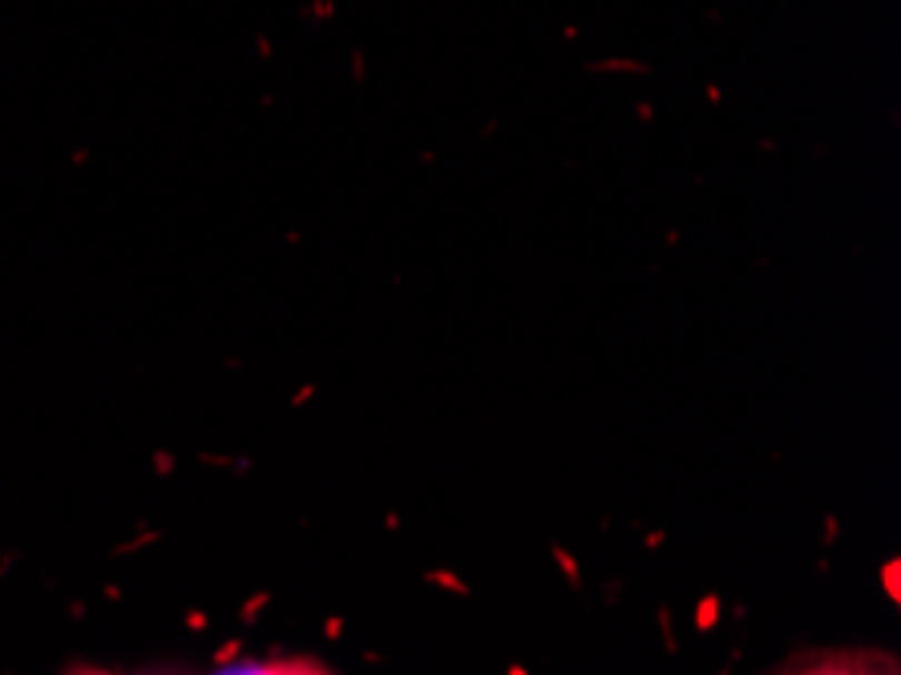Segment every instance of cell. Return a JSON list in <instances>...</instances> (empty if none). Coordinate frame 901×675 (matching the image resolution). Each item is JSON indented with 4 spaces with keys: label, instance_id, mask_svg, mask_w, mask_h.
<instances>
[{
    "label": "cell",
    "instance_id": "cell-1",
    "mask_svg": "<svg viewBox=\"0 0 901 675\" xmlns=\"http://www.w3.org/2000/svg\"><path fill=\"white\" fill-rule=\"evenodd\" d=\"M768 675H901L898 659L890 652L873 647H829V652H804L792 655Z\"/></svg>",
    "mask_w": 901,
    "mask_h": 675
},
{
    "label": "cell",
    "instance_id": "cell-2",
    "mask_svg": "<svg viewBox=\"0 0 901 675\" xmlns=\"http://www.w3.org/2000/svg\"><path fill=\"white\" fill-rule=\"evenodd\" d=\"M234 675H332L323 672L320 664H312V659H276V664H256V667H243V672Z\"/></svg>",
    "mask_w": 901,
    "mask_h": 675
},
{
    "label": "cell",
    "instance_id": "cell-3",
    "mask_svg": "<svg viewBox=\"0 0 901 675\" xmlns=\"http://www.w3.org/2000/svg\"><path fill=\"white\" fill-rule=\"evenodd\" d=\"M81 675H101V672H81Z\"/></svg>",
    "mask_w": 901,
    "mask_h": 675
}]
</instances>
